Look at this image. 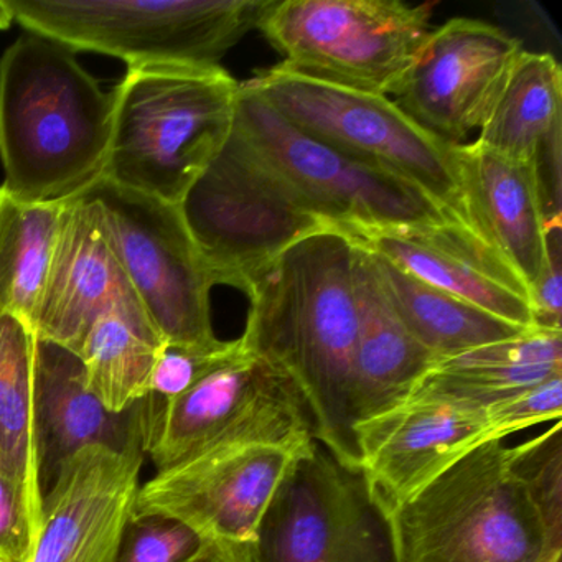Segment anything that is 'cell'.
<instances>
[{"instance_id": "cell-5", "label": "cell", "mask_w": 562, "mask_h": 562, "mask_svg": "<svg viewBox=\"0 0 562 562\" xmlns=\"http://www.w3.org/2000/svg\"><path fill=\"white\" fill-rule=\"evenodd\" d=\"M31 34L74 52L143 65L220 60L258 25L269 0H8Z\"/></svg>"}, {"instance_id": "cell-21", "label": "cell", "mask_w": 562, "mask_h": 562, "mask_svg": "<svg viewBox=\"0 0 562 562\" xmlns=\"http://www.w3.org/2000/svg\"><path fill=\"white\" fill-rule=\"evenodd\" d=\"M355 245L358 334L350 387L353 429L406 403L437 361L404 327L370 252L357 241Z\"/></svg>"}, {"instance_id": "cell-20", "label": "cell", "mask_w": 562, "mask_h": 562, "mask_svg": "<svg viewBox=\"0 0 562 562\" xmlns=\"http://www.w3.org/2000/svg\"><path fill=\"white\" fill-rule=\"evenodd\" d=\"M453 153L470 228L529 291L548 265L551 232L538 166L505 159L476 143L457 144Z\"/></svg>"}, {"instance_id": "cell-30", "label": "cell", "mask_w": 562, "mask_h": 562, "mask_svg": "<svg viewBox=\"0 0 562 562\" xmlns=\"http://www.w3.org/2000/svg\"><path fill=\"white\" fill-rule=\"evenodd\" d=\"M236 345L238 338L232 341L218 340L213 345L166 341L150 374V394L162 401L176 400L226 360Z\"/></svg>"}, {"instance_id": "cell-6", "label": "cell", "mask_w": 562, "mask_h": 562, "mask_svg": "<svg viewBox=\"0 0 562 562\" xmlns=\"http://www.w3.org/2000/svg\"><path fill=\"white\" fill-rule=\"evenodd\" d=\"M246 85L308 136L411 183L469 226L456 146L420 127L390 98L305 77L282 64Z\"/></svg>"}, {"instance_id": "cell-28", "label": "cell", "mask_w": 562, "mask_h": 562, "mask_svg": "<svg viewBox=\"0 0 562 562\" xmlns=\"http://www.w3.org/2000/svg\"><path fill=\"white\" fill-rule=\"evenodd\" d=\"M513 472L525 483L546 525L562 539V424L521 446L508 447Z\"/></svg>"}, {"instance_id": "cell-11", "label": "cell", "mask_w": 562, "mask_h": 562, "mask_svg": "<svg viewBox=\"0 0 562 562\" xmlns=\"http://www.w3.org/2000/svg\"><path fill=\"white\" fill-rule=\"evenodd\" d=\"M317 442L295 384L246 350L233 353L176 400L162 401L147 437L157 470L220 446H274L292 452Z\"/></svg>"}, {"instance_id": "cell-12", "label": "cell", "mask_w": 562, "mask_h": 562, "mask_svg": "<svg viewBox=\"0 0 562 562\" xmlns=\"http://www.w3.org/2000/svg\"><path fill=\"white\" fill-rule=\"evenodd\" d=\"M81 195L100 203L117 261L164 341L213 345L216 281L180 206L100 179Z\"/></svg>"}, {"instance_id": "cell-15", "label": "cell", "mask_w": 562, "mask_h": 562, "mask_svg": "<svg viewBox=\"0 0 562 562\" xmlns=\"http://www.w3.org/2000/svg\"><path fill=\"white\" fill-rule=\"evenodd\" d=\"M144 453L80 450L45 495L27 562H116L139 492Z\"/></svg>"}, {"instance_id": "cell-2", "label": "cell", "mask_w": 562, "mask_h": 562, "mask_svg": "<svg viewBox=\"0 0 562 562\" xmlns=\"http://www.w3.org/2000/svg\"><path fill=\"white\" fill-rule=\"evenodd\" d=\"M113 94L75 52L24 35L0 60V160L5 190L27 203H65L103 179Z\"/></svg>"}, {"instance_id": "cell-1", "label": "cell", "mask_w": 562, "mask_h": 562, "mask_svg": "<svg viewBox=\"0 0 562 562\" xmlns=\"http://www.w3.org/2000/svg\"><path fill=\"white\" fill-rule=\"evenodd\" d=\"M353 239L322 229L272 259L246 292L241 344L297 387L317 442L348 469L361 470L350 413L357 347Z\"/></svg>"}, {"instance_id": "cell-26", "label": "cell", "mask_w": 562, "mask_h": 562, "mask_svg": "<svg viewBox=\"0 0 562 562\" xmlns=\"http://www.w3.org/2000/svg\"><path fill=\"white\" fill-rule=\"evenodd\" d=\"M64 203H27L0 187V315L31 327L57 245Z\"/></svg>"}, {"instance_id": "cell-29", "label": "cell", "mask_w": 562, "mask_h": 562, "mask_svg": "<svg viewBox=\"0 0 562 562\" xmlns=\"http://www.w3.org/2000/svg\"><path fill=\"white\" fill-rule=\"evenodd\" d=\"M210 542L186 522L162 515H133L116 562H190Z\"/></svg>"}, {"instance_id": "cell-8", "label": "cell", "mask_w": 562, "mask_h": 562, "mask_svg": "<svg viewBox=\"0 0 562 562\" xmlns=\"http://www.w3.org/2000/svg\"><path fill=\"white\" fill-rule=\"evenodd\" d=\"M233 131L322 222L347 235L453 220L411 183L308 136L246 83Z\"/></svg>"}, {"instance_id": "cell-16", "label": "cell", "mask_w": 562, "mask_h": 562, "mask_svg": "<svg viewBox=\"0 0 562 562\" xmlns=\"http://www.w3.org/2000/svg\"><path fill=\"white\" fill-rule=\"evenodd\" d=\"M355 437L361 472L393 513L493 434L486 411L413 396L396 409L358 424Z\"/></svg>"}, {"instance_id": "cell-19", "label": "cell", "mask_w": 562, "mask_h": 562, "mask_svg": "<svg viewBox=\"0 0 562 562\" xmlns=\"http://www.w3.org/2000/svg\"><path fill=\"white\" fill-rule=\"evenodd\" d=\"M350 238L432 288L509 324L536 328L525 282L470 226L457 220L376 229Z\"/></svg>"}, {"instance_id": "cell-17", "label": "cell", "mask_w": 562, "mask_h": 562, "mask_svg": "<svg viewBox=\"0 0 562 562\" xmlns=\"http://www.w3.org/2000/svg\"><path fill=\"white\" fill-rule=\"evenodd\" d=\"M162 400L149 394L131 409L113 413L88 386L75 351L35 337V423L42 496L80 450L103 446L114 452H143Z\"/></svg>"}, {"instance_id": "cell-34", "label": "cell", "mask_w": 562, "mask_h": 562, "mask_svg": "<svg viewBox=\"0 0 562 562\" xmlns=\"http://www.w3.org/2000/svg\"><path fill=\"white\" fill-rule=\"evenodd\" d=\"M190 562H251V555L232 551V549L210 542V544Z\"/></svg>"}, {"instance_id": "cell-7", "label": "cell", "mask_w": 562, "mask_h": 562, "mask_svg": "<svg viewBox=\"0 0 562 562\" xmlns=\"http://www.w3.org/2000/svg\"><path fill=\"white\" fill-rule=\"evenodd\" d=\"M432 9L400 0H269L256 29L289 70L387 97L426 45Z\"/></svg>"}, {"instance_id": "cell-31", "label": "cell", "mask_w": 562, "mask_h": 562, "mask_svg": "<svg viewBox=\"0 0 562 562\" xmlns=\"http://www.w3.org/2000/svg\"><path fill=\"white\" fill-rule=\"evenodd\" d=\"M41 521L27 490L0 463V562H27Z\"/></svg>"}, {"instance_id": "cell-18", "label": "cell", "mask_w": 562, "mask_h": 562, "mask_svg": "<svg viewBox=\"0 0 562 562\" xmlns=\"http://www.w3.org/2000/svg\"><path fill=\"white\" fill-rule=\"evenodd\" d=\"M113 308L146 314L111 245L100 203L68 200L47 284L35 314V337L77 353L91 325Z\"/></svg>"}, {"instance_id": "cell-22", "label": "cell", "mask_w": 562, "mask_h": 562, "mask_svg": "<svg viewBox=\"0 0 562 562\" xmlns=\"http://www.w3.org/2000/svg\"><path fill=\"white\" fill-rule=\"evenodd\" d=\"M555 374H562V331L529 328L436 361L413 396L486 411Z\"/></svg>"}, {"instance_id": "cell-32", "label": "cell", "mask_w": 562, "mask_h": 562, "mask_svg": "<svg viewBox=\"0 0 562 562\" xmlns=\"http://www.w3.org/2000/svg\"><path fill=\"white\" fill-rule=\"evenodd\" d=\"M561 416L562 374H555L486 409L493 439L499 440L535 424L561 420Z\"/></svg>"}, {"instance_id": "cell-4", "label": "cell", "mask_w": 562, "mask_h": 562, "mask_svg": "<svg viewBox=\"0 0 562 562\" xmlns=\"http://www.w3.org/2000/svg\"><path fill=\"white\" fill-rule=\"evenodd\" d=\"M400 562H561L508 447L490 439L460 457L393 513Z\"/></svg>"}, {"instance_id": "cell-33", "label": "cell", "mask_w": 562, "mask_h": 562, "mask_svg": "<svg viewBox=\"0 0 562 562\" xmlns=\"http://www.w3.org/2000/svg\"><path fill=\"white\" fill-rule=\"evenodd\" d=\"M561 228L549 232V259L538 281L529 288L532 321L536 328L562 331Z\"/></svg>"}, {"instance_id": "cell-35", "label": "cell", "mask_w": 562, "mask_h": 562, "mask_svg": "<svg viewBox=\"0 0 562 562\" xmlns=\"http://www.w3.org/2000/svg\"><path fill=\"white\" fill-rule=\"evenodd\" d=\"M14 21V14L9 8L8 0H0V31H8Z\"/></svg>"}, {"instance_id": "cell-27", "label": "cell", "mask_w": 562, "mask_h": 562, "mask_svg": "<svg viewBox=\"0 0 562 562\" xmlns=\"http://www.w3.org/2000/svg\"><path fill=\"white\" fill-rule=\"evenodd\" d=\"M0 463L22 483L42 515L35 423V335L0 315Z\"/></svg>"}, {"instance_id": "cell-13", "label": "cell", "mask_w": 562, "mask_h": 562, "mask_svg": "<svg viewBox=\"0 0 562 562\" xmlns=\"http://www.w3.org/2000/svg\"><path fill=\"white\" fill-rule=\"evenodd\" d=\"M297 453L274 446L193 453L140 485L134 515L179 519L206 541L251 555L262 513Z\"/></svg>"}, {"instance_id": "cell-14", "label": "cell", "mask_w": 562, "mask_h": 562, "mask_svg": "<svg viewBox=\"0 0 562 562\" xmlns=\"http://www.w3.org/2000/svg\"><path fill=\"white\" fill-rule=\"evenodd\" d=\"M522 47L518 38L475 19H450L430 32L394 103L443 143L480 130Z\"/></svg>"}, {"instance_id": "cell-23", "label": "cell", "mask_w": 562, "mask_h": 562, "mask_svg": "<svg viewBox=\"0 0 562 562\" xmlns=\"http://www.w3.org/2000/svg\"><path fill=\"white\" fill-rule=\"evenodd\" d=\"M562 75L551 54L521 52L475 143L515 162L561 154Z\"/></svg>"}, {"instance_id": "cell-9", "label": "cell", "mask_w": 562, "mask_h": 562, "mask_svg": "<svg viewBox=\"0 0 562 562\" xmlns=\"http://www.w3.org/2000/svg\"><path fill=\"white\" fill-rule=\"evenodd\" d=\"M216 285L248 292L259 272L322 222L232 131L180 203Z\"/></svg>"}, {"instance_id": "cell-3", "label": "cell", "mask_w": 562, "mask_h": 562, "mask_svg": "<svg viewBox=\"0 0 562 562\" xmlns=\"http://www.w3.org/2000/svg\"><path fill=\"white\" fill-rule=\"evenodd\" d=\"M111 94L103 179L180 206L232 136L238 81L220 65H143Z\"/></svg>"}, {"instance_id": "cell-24", "label": "cell", "mask_w": 562, "mask_h": 562, "mask_svg": "<svg viewBox=\"0 0 562 562\" xmlns=\"http://www.w3.org/2000/svg\"><path fill=\"white\" fill-rule=\"evenodd\" d=\"M368 252L404 327L437 361L529 330L432 288L387 259Z\"/></svg>"}, {"instance_id": "cell-10", "label": "cell", "mask_w": 562, "mask_h": 562, "mask_svg": "<svg viewBox=\"0 0 562 562\" xmlns=\"http://www.w3.org/2000/svg\"><path fill=\"white\" fill-rule=\"evenodd\" d=\"M251 562H400L391 513L361 470L318 442L292 459L269 499Z\"/></svg>"}, {"instance_id": "cell-25", "label": "cell", "mask_w": 562, "mask_h": 562, "mask_svg": "<svg viewBox=\"0 0 562 562\" xmlns=\"http://www.w3.org/2000/svg\"><path fill=\"white\" fill-rule=\"evenodd\" d=\"M164 344L146 314L113 308L91 325L77 355L91 391L108 409L123 413L149 396Z\"/></svg>"}]
</instances>
